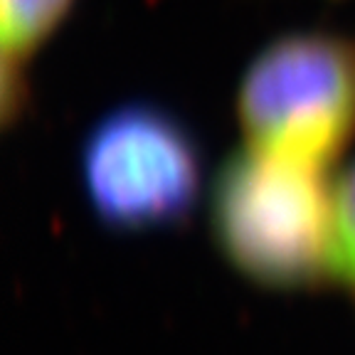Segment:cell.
Instances as JSON below:
<instances>
[{
  "instance_id": "cell-1",
  "label": "cell",
  "mask_w": 355,
  "mask_h": 355,
  "mask_svg": "<svg viewBox=\"0 0 355 355\" xmlns=\"http://www.w3.org/2000/svg\"><path fill=\"white\" fill-rule=\"evenodd\" d=\"M210 230L217 252L254 286L291 294L340 284L328 171L242 146L215 173Z\"/></svg>"
},
{
  "instance_id": "cell-2",
  "label": "cell",
  "mask_w": 355,
  "mask_h": 355,
  "mask_svg": "<svg viewBox=\"0 0 355 355\" xmlns=\"http://www.w3.org/2000/svg\"><path fill=\"white\" fill-rule=\"evenodd\" d=\"M244 146L331 173L355 141V37L291 33L244 69L237 87Z\"/></svg>"
},
{
  "instance_id": "cell-3",
  "label": "cell",
  "mask_w": 355,
  "mask_h": 355,
  "mask_svg": "<svg viewBox=\"0 0 355 355\" xmlns=\"http://www.w3.org/2000/svg\"><path fill=\"white\" fill-rule=\"evenodd\" d=\"M89 207L114 232L183 225L202 188V155L180 119L153 104H123L92 126L79 150Z\"/></svg>"
},
{
  "instance_id": "cell-4",
  "label": "cell",
  "mask_w": 355,
  "mask_h": 355,
  "mask_svg": "<svg viewBox=\"0 0 355 355\" xmlns=\"http://www.w3.org/2000/svg\"><path fill=\"white\" fill-rule=\"evenodd\" d=\"M77 0H0V119L10 126L30 101V64Z\"/></svg>"
},
{
  "instance_id": "cell-5",
  "label": "cell",
  "mask_w": 355,
  "mask_h": 355,
  "mask_svg": "<svg viewBox=\"0 0 355 355\" xmlns=\"http://www.w3.org/2000/svg\"><path fill=\"white\" fill-rule=\"evenodd\" d=\"M336 217H338L340 284L355 269V163L336 178Z\"/></svg>"
},
{
  "instance_id": "cell-6",
  "label": "cell",
  "mask_w": 355,
  "mask_h": 355,
  "mask_svg": "<svg viewBox=\"0 0 355 355\" xmlns=\"http://www.w3.org/2000/svg\"><path fill=\"white\" fill-rule=\"evenodd\" d=\"M345 286H350V288H353V291H355V272L348 277V282H345Z\"/></svg>"
}]
</instances>
